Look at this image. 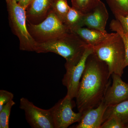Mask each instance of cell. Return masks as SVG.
Segmentation results:
<instances>
[{
    "instance_id": "4",
    "label": "cell",
    "mask_w": 128,
    "mask_h": 128,
    "mask_svg": "<svg viewBox=\"0 0 128 128\" xmlns=\"http://www.w3.org/2000/svg\"><path fill=\"white\" fill-rule=\"evenodd\" d=\"M9 24L12 32L18 38L21 50L35 52L37 44L28 30L26 9L16 0L6 2Z\"/></svg>"
},
{
    "instance_id": "16",
    "label": "cell",
    "mask_w": 128,
    "mask_h": 128,
    "mask_svg": "<svg viewBox=\"0 0 128 128\" xmlns=\"http://www.w3.org/2000/svg\"><path fill=\"white\" fill-rule=\"evenodd\" d=\"M109 8L115 15H128V0H106Z\"/></svg>"
},
{
    "instance_id": "11",
    "label": "cell",
    "mask_w": 128,
    "mask_h": 128,
    "mask_svg": "<svg viewBox=\"0 0 128 128\" xmlns=\"http://www.w3.org/2000/svg\"><path fill=\"white\" fill-rule=\"evenodd\" d=\"M55 0H32L27 9L26 16L28 23H40L48 16Z\"/></svg>"
},
{
    "instance_id": "17",
    "label": "cell",
    "mask_w": 128,
    "mask_h": 128,
    "mask_svg": "<svg viewBox=\"0 0 128 128\" xmlns=\"http://www.w3.org/2000/svg\"><path fill=\"white\" fill-rule=\"evenodd\" d=\"M100 0H72L73 8L85 14L96 6Z\"/></svg>"
},
{
    "instance_id": "25",
    "label": "cell",
    "mask_w": 128,
    "mask_h": 128,
    "mask_svg": "<svg viewBox=\"0 0 128 128\" xmlns=\"http://www.w3.org/2000/svg\"><path fill=\"white\" fill-rule=\"evenodd\" d=\"M6 0V2H9V1L11 0ZM16 1L17 2H18V0H16Z\"/></svg>"
},
{
    "instance_id": "26",
    "label": "cell",
    "mask_w": 128,
    "mask_h": 128,
    "mask_svg": "<svg viewBox=\"0 0 128 128\" xmlns=\"http://www.w3.org/2000/svg\"><path fill=\"white\" fill-rule=\"evenodd\" d=\"M125 128H128V124L125 125Z\"/></svg>"
},
{
    "instance_id": "15",
    "label": "cell",
    "mask_w": 128,
    "mask_h": 128,
    "mask_svg": "<svg viewBox=\"0 0 128 128\" xmlns=\"http://www.w3.org/2000/svg\"><path fill=\"white\" fill-rule=\"evenodd\" d=\"M84 14L76 9L70 7L64 22V24L70 31L84 26Z\"/></svg>"
},
{
    "instance_id": "20",
    "label": "cell",
    "mask_w": 128,
    "mask_h": 128,
    "mask_svg": "<svg viewBox=\"0 0 128 128\" xmlns=\"http://www.w3.org/2000/svg\"><path fill=\"white\" fill-rule=\"evenodd\" d=\"M16 104L13 100L5 105L0 110V128H9V120L12 107Z\"/></svg>"
},
{
    "instance_id": "8",
    "label": "cell",
    "mask_w": 128,
    "mask_h": 128,
    "mask_svg": "<svg viewBox=\"0 0 128 128\" xmlns=\"http://www.w3.org/2000/svg\"><path fill=\"white\" fill-rule=\"evenodd\" d=\"M93 53L92 46L88 45L78 64L66 68V73L62 79V84L67 89L66 96L71 99L76 97L80 81L86 67V60L88 56Z\"/></svg>"
},
{
    "instance_id": "5",
    "label": "cell",
    "mask_w": 128,
    "mask_h": 128,
    "mask_svg": "<svg viewBox=\"0 0 128 128\" xmlns=\"http://www.w3.org/2000/svg\"><path fill=\"white\" fill-rule=\"evenodd\" d=\"M27 26L30 34L38 43L55 39L70 31L51 9L42 22L37 24L28 22Z\"/></svg>"
},
{
    "instance_id": "9",
    "label": "cell",
    "mask_w": 128,
    "mask_h": 128,
    "mask_svg": "<svg viewBox=\"0 0 128 128\" xmlns=\"http://www.w3.org/2000/svg\"><path fill=\"white\" fill-rule=\"evenodd\" d=\"M111 76L112 84L108 88L102 100L108 107L128 99V84L124 82L118 75L113 73Z\"/></svg>"
},
{
    "instance_id": "13",
    "label": "cell",
    "mask_w": 128,
    "mask_h": 128,
    "mask_svg": "<svg viewBox=\"0 0 128 128\" xmlns=\"http://www.w3.org/2000/svg\"><path fill=\"white\" fill-rule=\"evenodd\" d=\"M72 32L75 33L88 45L94 47L103 42L113 34L107 32L87 28H78Z\"/></svg>"
},
{
    "instance_id": "24",
    "label": "cell",
    "mask_w": 128,
    "mask_h": 128,
    "mask_svg": "<svg viewBox=\"0 0 128 128\" xmlns=\"http://www.w3.org/2000/svg\"><path fill=\"white\" fill-rule=\"evenodd\" d=\"M32 1V0H19L18 3L21 6L26 10Z\"/></svg>"
},
{
    "instance_id": "18",
    "label": "cell",
    "mask_w": 128,
    "mask_h": 128,
    "mask_svg": "<svg viewBox=\"0 0 128 128\" xmlns=\"http://www.w3.org/2000/svg\"><path fill=\"white\" fill-rule=\"evenodd\" d=\"M70 7L66 0H55L51 9L64 23L66 15Z\"/></svg>"
},
{
    "instance_id": "14",
    "label": "cell",
    "mask_w": 128,
    "mask_h": 128,
    "mask_svg": "<svg viewBox=\"0 0 128 128\" xmlns=\"http://www.w3.org/2000/svg\"><path fill=\"white\" fill-rule=\"evenodd\" d=\"M118 117L125 125L128 124V99L116 105L108 107L103 118V123L112 116Z\"/></svg>"
},
{
    "instance_id": "3",
    "label": "cell",
    "mask_w": 128,
    "mask_h": 128,
    "mask_svg": "<svg viewBox=\"0 0 128 128\" xmlns=\"http://www.w3.org/2000/svg\"><path fill=\"white\" fill-rule=\"evenodd\" d=\"M93 53L106 64L109 74L122 76L126 67V54L123 41L115 32L111 36L97 46L92 47Z\"/></svg>"
},
{
    "instance_id": "10",
    "label": "cell",
    "mask_w": 128,
    "mask_h": 128,
    "mask_svg": "<svg viewBox=\"0 0 128 128\" xmlns=\"http://www.w3.org/2000/svg\"><path fill=\"white\" fill-rule=\"evenodd\" d=\"M108 16L105 4L100 0L96 6L84 14V26L101 32H106L105 27Z\"/></svg>"
},
{
    "instance_id": "2",
    "label": "cell",
    "mask_w": 128,
    "mask_h": 128,
    "mask_svg": "<svg viewBox=\"0 0 128 128\" xmlns=\"http://www.w3.org/2000/svg\"><path fill=\"white\" fill-rule=\"evenodd\" d=\"M88 45L77 34L70 31L55 39L37 44L35 52H53L62 56L66 60V68L78 64Z\"/></svg>"
},
{
    "instance_id": "12",
    "label": "cell",
    "mask_w": 128,
    "mask_h": 128,
    "mask_svg": "<svg viewBox=\"0 0 128 128\" xmlns=\"http://www.w3.org/2000/svg\"><path fill=\"white\" fill-rule=\"evenodd\" d=\"M108 107L103 102L99 106L82 113L76 128H101L103 123L104 114Z\"/></svg>"
},
{
    "instance_id": "6",
    "label": "cell",
    "mask_w": 128,
    "mask_h": 128,
    "mask_svg": "<svg viewBox=\"0 0 128 128\" xmlns=\"http://www.w3.org/2000/svg\"><path fill=\"white\" fill-rule=\"evenodd\" d=\"M72 100L66 95L50 108L55 128H67L80 121L82 113L73 112Z\"/></svg>"
},
{
    "instance_id": "1",
    "label": "cell",
    "mask_w": 128,
    "mask_h": 128,
    "mask_svg": "<svg viewBox=\"0 0 128 128\" xmlns=\"http://www.w3.org/2000/svg\"><path fill=\"white\" fill-rule=\"evenodd\" d=\"M108 66L94 53L88 57L80 81L76 104L83 113L99 106L111 84Z\"/></svg>"
},
{
    "instance_id": "23",
    "label": "cell",
    "mask_w": 128,
    "mask_h": 128,
    "mask_svg": "<svg viewBox=\"0 0 128 128\" xmlns=\"http://www.w3.org/2000/svg\"><path fill=\"white\" fill-rule=\"evenodd\" d=\"M115 18L120 23L124 31L128 34V15L126 16L115 15Z\"/></svg>"
},
{
    "instance_id": "22",
    "label": "cell",
    "mask_w": 128,
    "mask_h": 128,
    "mask_svg": "<svg viewBox=\"0 0 128 128\" xmlns=\"http://www.w3.org/2000/svg\"><path fill=\"white\" fill-rule=\"evenodd\" d=\"M14 94L10 92L4 90H0V110L10 101L13 100Z\"/></svg>"
},
{
    "instance_id": "7",
    "label": "cell",
    "mask_w": 128,
    "mask_h": 128,
    "mask_svg": "<svg viewBox=\"0 0 128 128\" xmlns=\"http://www.w3.org/2000/svg\"><path fill=\"white\" fill-rule=\"evenodd\" d=\"M20 108L25 112L26 119L33 128H55L50 109L38 107L27 98L20 99Z\"/></svg>"
},
{
    "instance_id": "19",
    "label": "cell",
    "mask_w": 128,
    "mask_h": 128,
    "mask_svg": "<svg viewBox=\"0 0 128 128\" xmlns=\"http://www.w3.org/2000/svg\"><path fill=\"white\" fill-rule=\"evenodd\" d=\"M110 30L118 33L121 36L125 47L126 66H128V34L124 31L119 21L117 19L112 20L110 24Z\"/></svg>"
},
{
    "instance_id": "21",
    "label": "cell",
    "mask_w": 128,
    "mask_h": 128,
    "mask_svg": "<svg viewBox=\"0 0 128 128\" xmlns=\"http://www.w3.org/2000/svg\"><path fill=\"white\" fill-rule=\"evenodd\" d=\"M101 128H125V126L119 118L113 116L104 122Z\"/></svg>"
}]
</instances>
